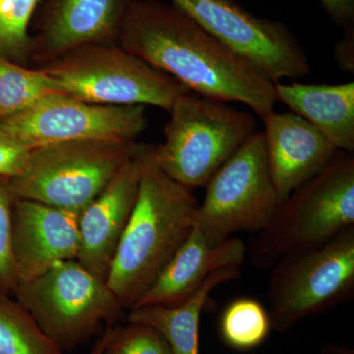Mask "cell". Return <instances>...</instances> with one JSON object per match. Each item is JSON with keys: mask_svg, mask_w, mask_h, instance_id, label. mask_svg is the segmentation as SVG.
Instances as JSON below:
<instances>
[{"mask_svg": "<svg viewBox=\"0 0 354 354\" xmlns=\"http://www.w3.org/2000/svg\"><path fill=\"white\" fill-rule=\"evenodd\" d=\"M118 44L194 94L242 102L261 118L278 102L276 83L174 3L133 0Z\"/></svg>", "mask_w": 354, "mask_h": 354, "instance_id": "1", "label": "cell"}, {"mask_svg": "<svg viewBox=\"0 0 354 354\" xmlns=\"http://www.w3.org/2000/svg\"><path fill=\"white\" fill-rule=\"evenodd\" d=\"M139 155L138 197L106 279L128 310L143 297L187 239L199 206L189 188L160 169L153 146L139 144Z\"/></svg>", "mask_w": 354, "mask_h": 354, "instance_id": "2", "label": "cell"}, {"mask_svg": "<svg viewBox=\"0 0 354 354\" xmlns=\"http://www.w3.org/2000/svg\"><path fill=\"white\" fill-rule=\"evenodd\" d=\"M354 225V156L339 150L320 174L279 204L269 225L247 245L256 269L322 245Z\"/></svg>", "mask_w": 354, "mask_h": 354, "instance_id": "3", "label": "cell"}, {"mask_svg": "<svg viewBox=\"0 0 354 354\" xmlns=\"http://www.w3.org/2000/svg\"><path fill=\"white\" fill-rule=\"evenodd\" d=\"M169 113L165 141L153 146V158L167 176L189 189L206 185L256 132L251 114L192 92L180 95Z\"/></svg>", "mask_w": 354, "mask_h": 354, "instance_id": "4", "label": "cell"}, {"mask_svg": "<svg viewBox=\"0 0 354 354\" xmlns=\"http://www.w3.org/2000/svg\"><path fill=\"white\" fill-rule=\"evenodd\" d=\"M65 94L106 106H149L171 111L190 91L169 74L116 44H92L68 51L44 68Z\"/></svg>", "mask_w": 354, "mask_h": 354, "instance_id": "5", "label": "cell"}, {"mask_svg": "<svg viewBox=\"0 0 354 354\" xmlns=\"http://www.w3.org/2000/svg\"><path fill=\"white\" fill-rule=\"evenodd\" d=\"M136 143L82 140L32 149L9 178L16 199L81 214L134 153Z\"/></svg>", "mask_w": 354, "mask_h": 354, "instance_id": "6", "label": "cell"}, {"mask_svg": "<svg viewBox=\"0 0 354 354\" xmlns=\"http://www.w3.org/2000/svg\"><path fill=\"white\" fill-rule=\"evenodd\" d=\"M13 297L64 351L87 342L102 326H113L125 310L106 279L76 259L19 283Z\"/></svg>", "mask_w": 354, "mask_h": 354, "instance_id": "7", "label": "cell"}, {"mask_svg": "<svg viewBox=\"0 0 354 354\" xmlns=\"http://www.w3.org/2000/svg\"><path fill=\"white\" fill-rule=\"evenodd\" d=\"M353 295L354 225L322 245L290 254L272 266L268 281L272 329L285 333Z\"/></svg>", "mask_w": 354, "mask_h": 354, "instance_id": "8", "label": "cell"}, {"mask_svg": "<svg viewBox=\"0 0 354 354\" xmlns=\"http://www.w3.org/2000/svg\"><path fill=\"white\" fill-rule=\"evenodd\" d=\"M205 187L194 227L209 244L264 230L281 204L270 174L264 131L249 136Z\"/></svg>", "mask_w": 354, "mask_h": 354, "instance_id": "9", "label": "cell"}, {"mask_svg": "<svg viewBox=\"0 0 354 354\" xmlns=\"http://www.w3.org/2000/svg\"><path fill=\"white\" fill-rule=\"evenodd\" d=\"M145 106L90 104L51 95L0 120V132L28 149L82 140L133 143L146 129Z\"/></svg>", "mask_w": 354, "mask_h": 354, "instance_id": "10", "label": "cell"}, {"mask_svg": "<svg viewBox=\"0 0 354 354\" xmlns=\"http://www.w3.org/2000/svg\"><path fill=\"white\" fill-rule=\"evenodd\" d=\"M203 29L252 62L274 83L308 75L311 66L281 21L260 18L235 0H171Z\"/></svg>", "mask_w": 354, "mask_h": 354, "instance_id": "11", "label": "cell"}, {"mask_svg": "<svg viewBox=\"0 0 354 354\" xmlns=\"http://www.w3.org/2000/svg\"><path fill=\"white\" fill-rule=\"evenodd\" d=\"M79 216L44 203L15 200L12 251L19 283L38 278L58 263L77 259Z\"/></svg>", "mask_w": 354, "mask_h": 354, "instance_id": "12", "label": "cell"}, {"mask_svg": "<svg viewBox=\"0 0 354 354\" xmlns=\"http://www.w3.org/2000/svg\"><path fill=\"white\" fill-rule=\"evenodd\" d=\"M141 162L139 144L104 190L79 216L80 250L77 261L106 279L116 249L138 197Z\"/></svg>", "mask_w": 354, "mask_h": 354, "instance_id": "13", "label": "cell"}, {"mask_svg": "<svg viewBox=\"0 0 354 354\" xmlns=\"http://www.w3.org/2000/svg\"><path fill=\"white\" fill-rule=\"evenodd\" d=\"M262 120L270 174L281 203L322 172L339 150L297 114L272 111Z\"/></svg>", "mask_w": 354, "mask_h": 354, "instance_id": "14", "label": "cell"}, {"mask_svg": "<svg viewBox=\"0 0 354 354\" xmlns=\"http://www.w3.org/2000/svg\"><path fill=\"white\" fill-rule=\"evenodd\" d=\"M132 1L48 0L32 50L55 59L86 44H115Z\"/></svg>", "mask_w": 354, "mask_h": 354, "instance_id": "15", "label": "cell"}, {"mask_svg": "<svg viewBox=\"0 0 354 354\" xmlns=\"http://www.w3.org/2000/svg\"><path fill=\"white\" fill-rule=\"evenodd\" d=\"M246 256L247 245L242 239L230 237L211 245L194 227L133 308L146 305L183 304L199 290L212 272L225 268H241Z\"/></svg>", "mask_w": 354, "mask_h": 354, "instance_id": "16", "label": "cell"}, {"mask_svg": "<svg viewBox=\"0 0 354 354\" xmlns=\"http://www.w3.org/2000/svg\"><path fill=\"white\" fill-rule=\"evenodd\" d=\"M278 102L316 127L337 150L354 153V83L274 84Z\"/></svg>", "mask_w": 354, "mask_h": 354, "instance_id": "17", "label": "cell"}, {"mask_svg": "<svg viewBox=\"0 0 354 354\" xmlns=\"http://www.w3.org/2000/svg\"><path fill=\"white\" fill-rule=\"evenodd\" d=\"M239 268L216 270L187 301L177 306L146 305L129 310L128 322L151 326L160 333L174 354H200L199 326L202 310L216 286L241 277Z\"/></svg>", "mask_w": 354, "mask_h": 354, "instance_id": "18", "label": "cell"}, {"mask_svg": "<svg viewBox=\"0 0 354 354\" xmlns=\"http://www.w3.org/2000/svg\"><path fill=\"white\" fill-rule=\"evenodd\" d=\"M51 95H66L46 70L24 68L0 55V120L31 108Z\"/></svg>", "mask_w": 354, "mask_h": 354, "instance_id": "19", "label": "cell"}, {"mask_svg": "<svg viewBox=\"0 0 354 354\" xmlns=\"http://www.w3.org/2000/svg\"><path fill=\"white\" fill-rule=\"evenodd\" d=\"M0 354H65L44 334L30 312L0 292Z\"/></svg>", "mask_w": 354, "mask_h": 354, "instance_id": "20", "label": "cell"}, {"mask_svg": "<svg viewBox=\"0 0 354 354\" xmlns=\"http://www.w3.org/2000/svg\"><path fill=\"white\" fill-rule=\"evenodd\" d=\"M268 310L258 300L242 297L228 305L220 323L223 342L237 351L259 346L271 330Z\"/></svg>", "mask_w": 354, "mask_h": 354, "instance_id": "21", "label": "cell"}, {"mask_svg": "<svg viewBox=\"0 0 354 354\" xmlns=\"http://www.w3.org/2000/svg\"><path fill=\"white\" fill-rule=\"evenodd\" d=\"M39 0H0V55L24 57L32 50L29 25Z\"/></svg>", "mask_w": 354, "mask_h": 354, "instance_id": "22", "label": "cell"}, {"mask_svg": "<svg viewBox=\"0 0 354 354\" xmlns=\"http://www.w3.org/2000/svg\"><path fill=\"white\" fill-rule=\"evenodd\" d=\"M102 354H174L164 337L146 324L109 326Z\"/></svg>", "mask_w": 354, "mask_h": 354, "instance_id": "23", "label": "cell"}, {"mask_svg": "<svg viewBox=\"0 0 354 354\" xmlns=\"http://www.w3.org/2000/svg\"><path fill=\"white\" fill-rule=\"evenodd\" d=\"M10 177L0 176V292L12 295L19 285L12 251L14 196Z\"/></svg>", "mask_w": 354, "mask_h": 354, "instance_id": "24", "label": "cell"}, {"mask_svg": "<svg viewBox=\"0 0 354 354\" xmlns=\"http://www.w3.org/2000/svg\"><path fill=\"white\" fill-rule=\"evenodd\" d=\"M31 150L0 132V176L12 177L19 174Z\"/></svg>", "mask_w": 354, "mask_h": 354, "instance_id": "25", "label": "cell"}, {"mask_svg": "<svg viewBox=\"0 0 354 354\" xmlns=\"http://www.w3.org/2000/svg\"><path fill=\"white\" fill-rule=\"evenodd\" d=\"M330 20L337 27L354 26V0H319Z\"/></svg>", "mask_w": 354, "mask_h": 354, "instance_id": "26", "label": "cell"}, {"mask_svg": "<svg viewBox=\"0 0 354 354\" xmlns=\"http://www.w3.org/2000/svg\"><path fill=\"white\" fill-rule=\"evenodd\" d=\"M341 39L335 44L334 55L342 71H354V26L344 29Z\"/></svg>", "mask_w": 354, "mask_h": 354, "instance_id": "27", "label": "cell"}, {"mask_svg": "<svg viewBox=\"0 0 354 354\" xmlns=\"http://www.w3.org/2000/svg\"><path fill=\"white\" fill-rule=\"evenodd\" d=\"M321 354H354V351L346 344H327L321 349Z\"/></svg>", "mask_w": 354, "mask_h": 354, "instance_id": "28", "label": "cell"}, {"mask_svg": "<svg viewBox=\"0 0 354 354\" xmlns=\"http://www.w3.org/2000/svg\"><path fill=\"white\" fill-rule=\"evenodd\" d=\"M109 327L106 328L101 337L95 342L94 346L91 349L90 354H102L104 353V346H106V339H108Z\"/></svg>", "mask_w": 354, "mask_h": 354, "instance_id": "29", "label": "cell"}]
</instances>
